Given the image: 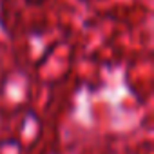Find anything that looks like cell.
Segmentation results:
<instances>
[]
</instances>
